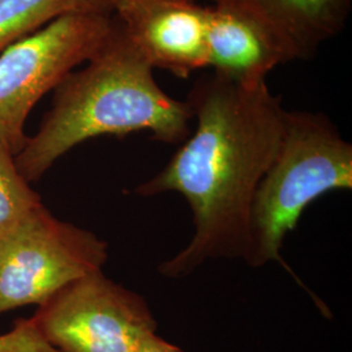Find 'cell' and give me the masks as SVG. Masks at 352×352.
Instances as JSON below:
<instances>
[{"instance_id": "obj_4", "label": "cell", "mask_w": 352, "mask_h": 352, "mask_svg": "<svg viewBox=\"0 0 352 352\" xmlns=\"http://www.w3.org/2000/svg\"><path fill=\"white\" fill-rule=\"evenodd\" d=\"M115 28V13L67 14L0 52V144L14 157L37 102L101 50Z\"/></svg>"}, {"instance_id": "obj_5", "label": "cell", "mask_w": 352, "mask_h": 352, "mask_svg": "<svg viewBox=\"0 0 352 352\" xmlns=\"http://www.w3.org/2000/svg\"><path fill=\"white\" fill-rule=\"evenodd\" d=\"M109 244L39 204L0 239V315L41 305L72 280L102 270Z\"/></svg>"}, {"instance_id": "obj_1", "label": "cell", "mask_w": 352, "mask_h": 352, "mask_svg": "<svg viewBox=\"0 0 352 352\" xmlns=\"http://www.w3.org/2000/svg\"><path fill=\"white\" fill-rule=\"evenodd\" d=\"M196 128L170 162L135 192H166L188 204L195 232L188 244L158 266L161 276L180 279L210 260H244L257 186L279 145L286 110L266 81L247 85L213 72L189 91Z\"/></svg>"}, {"instance_id": "obj_7", "label": "cell", "mask_w": 352, "mask_h": 352, "mask_svg": "<svg viewBox=\"0 0 352 352\" xmlns=\"http://www.w3.org/2000/svg\"><path fill=\"white\" fill-rule=\"evenodd\" d=\"M116 17L153 69L186 78L208 67L206 7L197 1L149 3Z\"/></svg>"}, {"instance_id": "obj_11", "label": "cell", "mask_w": 352, "mask_h": 352, "mask_svg": "<svg viewBox=\"0 0 352 352\" xmlns=\"http://www.w3.org/2000/svg\"><path fill=\"white\" fill-rule=\"evenodd\" d=\"M39 204V195L20 174L14 155L0 144V239Z\"/></svg>"}, {"instance_id": "obj_13", "label": "cell", "mask_w": 352, "mask_h": 352, "mask_svg": "<svg viewBox=\"0 0 352 352\" xmlns=\"http://www.w3.org/2000/svg\"><path fill=\"white\" fill-rule=\"evenodd\" d=\"M136 352H184L180 347L176 344H173L170 342L164 340L160 337L157 333L148 337L146 340L141 343L139 350Z\"/></svg>"}, {"instance_id": "obj_8", "label": "cell", "mask_w": 352, "mask_h": 352, "mask_svg": "<svg viewBox=\"0 0 352 352\" xmlns=\"http://www.w3.org/2000/svg\"><path fill=\"white\" fill-rule=\"evenodd\" d=\"M243 13L270 33L289 62L311 59L346 28L352 0H212Z\"/></svg>"}, {"instance_id": "obj_6", "label": "cell", "mask_w": 352, "mask_h": 352, "mask_svg": "<svg viewBox=\"0 0 352 352\" xmlns=\"http://www.w3.org/2000/svg\"><path fill=\"white\" fill-rule=\"evenodd\" d=\"M29 320L59 352H136L158 327L145 298L102 270L64 286Z\"/></svg>"}, {"instance_id": "obj_2", "label": "cell", "mask_w": 352, "mask_h": 352, "mask_svg": "<svg viewBox=\"0 0 352 352\" xmlns=\"http://www.w3.org/2000/svg\"><path fill=\"white\" fill-rule=\"evenodd\" d=\"M50 111L14 164L26 182H37L65 153L87 140L148 131L151 139L180 145L190 135L188 103L157 84L120 20L88 65L71 72L54 90Z\"/></svg>"}, {"instance_id": "obj_9", "label": "cell", "mask_w": 352, "mask_h": 352, "mask_svg": "<svg viewBox=\"0 0 352 352\" xmlns=\"http://www.w3.org/2000/svg\"><path fill=\"white\" fill-rule=\"evenodd\" d=\"M208 67L247 85L266 81L287 56L270 33L251 17L225 7H206Z\"/></svg>"}, {"instance_id": "obj_10", "label": "cell", "mask_w": 352, "mask_h": 352, "mask_svg": "<svg viewBox=\"0 0 352 352\" xmlns=\"http://www.w3.org/2000/svg\"><path fill=\"white\" fill-rule=\"evenodd\" d=\"M113 14L110 0H0V52L67 14Z\"/></svg>"}, {"instance_id": "obj_14", "label": "cell", "mask_w": 352, "mask_h": 352, "mask_svg": "<svg viewBox=\"0 0 352 352\" xmlns=\"http://www.w3.org/2000/svg\"><path fill=\"white\" fill-rule=\"evenodd\" d=\"M113 4V13L116 16H122L124 13L129 12L135 8H139L141 6L149 4V3H157V1H193L197 0H110Z\"/></svg>"}, {"instance_id": "obj_12", "label": "cell", "mask_w": 352, "mask_h": 352, "mask_svg": "<svg viewBox=\"0 0 352 352\" xmlns=\"http://www.w3.org/2000/svg\"><path fill=\"white\" fill-rule=\"evenodd\" d=\"M0 352H59L41 337L32 321L21 318L12 331L0 336Z\"/></svg>"}, {"instance_id": "obj_3", "label": "cell", "mask_w": 352, "mask_h": 352, "mask_svg": "<svg viewBox=\"0 0 352 352\" xmlns=\"http://www.w3.org/2000/svg\"><path fill=\"white\" fill-rule=\"evenodd\" d=\"M352 189V145L325 113L287 111L276 155L261 177L250 215L244 263L280 260L302 212L331 190Z\"/></svg>"}]
</instances>
